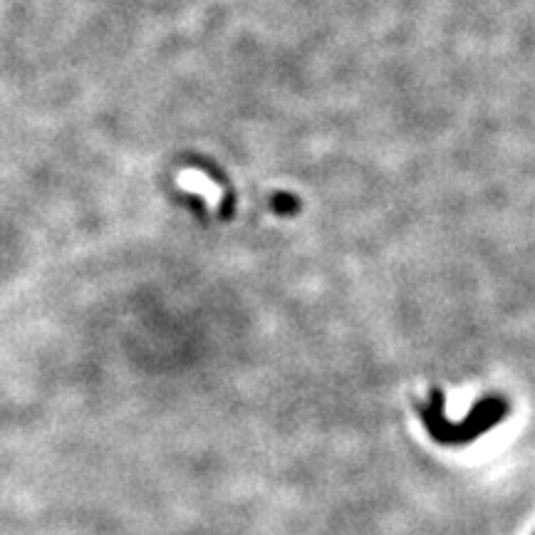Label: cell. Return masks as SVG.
<instances>
[{
  "mask_svg": "<svg viewBox=\"0 0 535 535\" xmlns=\"http://www.w3.org/2000/svg\"><path fill=\"white\" fill-rule=\"evenodd\" d=\"M508 414V404L501 397H486L481 399L476 407H471L469 417L461 419V422H451L444 414V394L439 389H434L427 404L419 407V417L422 424L427 427L429 436L436 444L446 446H461L471 444L479 436L486 434L488 429H493L496 424H501Z\"/></svg>",
  "mask_w": 535,
  "mask_h": 535,
  "instance_id": "1",
  "label": "cell"
}]
</instances>
